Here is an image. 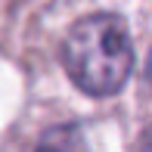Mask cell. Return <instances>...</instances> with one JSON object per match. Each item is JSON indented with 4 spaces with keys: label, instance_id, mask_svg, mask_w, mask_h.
Returning a JSON list of instances; mask_svg holds the SVG:
<instances>
[{
    "label": "cell",
    "instance_id": "cell-2",
    "mask_svg": "<svg viewBox=\"0 0 152 152\" xmlns=\"http://www.w3.org/2000/svg\"><path fill=\"white\" fill-rule=\"evenodd\" d=\"M34 152H87V146L78 124H56L40 134Z\"/></svg>",
    "mask_w": 152,
    "mask_h": 152
},
{
    "label": "cell",
    "instance_id": "cell-1",
    "mask_svg": "<svg viewBox=\"0 0 152 152\" xmlns=\"http://www.w3.org/2000/svg\"><path fill=\"white\" fill-rule=\"evenodd\" d=\"M68 78L90 96H112L130 78L134 40L118 12H90L78 19L62 44Z\"/></svg>",
    "mask_w": 152,
    "mask_h": 152
},
{
    "label": "cell",
    "instance_id": "cell-3",
    "mask_svg": "<svg viewBox=\"0 0 152 152\" xmlns=\"http://www.w3.org/2000/svg\"><path fill=\"white\" fill-rule=\"evenodd\" d=\"M134 152H152V124L143 130V137H140V143H137Z\"/></svg>",
    "mask_w": 152,
    "mask_h": 152
},
{
    "label": "cell",
    "instance_id": "cell-4",
    "mask_svg": "<svg viewBox=\"0 0 152 152\" xmlns=\"http://www.w3.org/2000/svg\"><path fill=\"white\" fill-rule=\"evenodd\" d=\"M146 81H149V87H152V53H149V59H146Z\"/></svg>",
    "mask_w": 152,
    "mask_h": 152
}]
</instances>
